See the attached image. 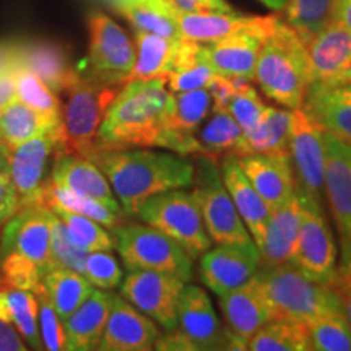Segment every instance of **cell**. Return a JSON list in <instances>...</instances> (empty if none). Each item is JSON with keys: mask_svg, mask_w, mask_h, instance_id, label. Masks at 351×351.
<instances>
[{"mask_svg": "<svg viewBox=\"0 0 351 351\" xmlns=\"http://www.w3.org/2000/svg\"><path fill=\"white\" fill-rule=\"evenodd\" d=\"M173 103L163 78L127 82L101 122L98 152L165 148Z\"/></svg>", "mask_w": 351, "mask_h": 351, "instance_id": "1", "label": "cell"}, {"mask_svg": "<svg viewBox=\"0 0 351 351\" xmlns=\"http://www.w3.org/2000/svg\"><path fill=\"white\" fill-rule=\"evenodd\" d=\"M91 161L106 176L122 212L130 217L150 197L194 184L195 165L178 153L143 148L101 150Z\"/></svg>", "mask_w": 351, "mask_h": 351, "instance_id": "2", "label": "cell"}, {"mask_svg": "<svg viewBox=\"0 0 351 351\" xmlns=\"http://www.w3.org/2000/svg\"><path fill=\"white\" fill-rule=\"evenodd\" d=\"M254 82L267 98L288 109H300L311 85L307 46L287 21L278 20L263 39Z\"/></svg>", "mask_w": 351, "mask_h": 351, "instance_id": "3", "label": "cell"}, {"mask_svg": "<svg viewBox=\"0 0 351 351\" xmlns=\"http://www.w3.org/2000/svg\"><path fill=\"white\" fill-rule=\"evenodd\" d=\"M256 276L270 307L271 320H291L307 326L320 315L341 311L335 291L311 280L295 263L258 267Z\"/></svg>", "mask_w": 351, "mask_h": 351, "instance_id": "4", "label": "cell"}, {"mask_svg": "<svg viewBox=\"0 0 351 351\" xmlns=\"http://www.w3.org/2000/svg\"><path fill=\"white\" fill-rule=\"evenodd\" d=\"M119 91V85H109L82 73L67 90L56 155L65 153L93 160L98 153L101 122Z\"/></svg>", "mask_w": 351, "mask_h": 351, "instance_id": "5", "label": "cell"}, {"mask_svg": "<svg viewBox=\"0 0 351 351\" xmlns=\"http://www.w3.org/2000/svg\"><path fill=\"white\" fill-rule=\"evenodd\" d=\"M135 217L169 236L194 261L212 247L194 192L171 189L153 195L140 205Z\"/></svg>", "mask_w": 351, "mask_h": 351, "instance_id": "6", "label": "cell"}, {"mask_svg": "<svg viewBox=\"0 0 351 351\" xmlns=\"http://www.w3.org/2000/svg\"><path fill=\"white\" fill-rule=\"evenodd\" d=\"M114 232L117 252L129 270L165 271L192 282L194 258L165 232L147 223H121Z\"/></svg>", "mask_w": 351, "mask_h": 351, "instance_id": "7", "label": "cell"}, {"mask_svg": "<svg viewBox=\"0 0 351 351\" xmlns=\"http://www.w3.org/2000/svg\"><path fill=\"white\" fill-rule=\"evenodd\" d=\"M195 165V163H194ZM194 195L199 202L202 219L210 239L215 244L252 243L251 232L241 219L238 210L228 194L217 161L200 155L195 165Z\"/></svg>", "mask_w": 351, "mask_h": 351, "instance_id": "8", "label": "cell"}, {"mask_svg": "<svg viewBox=\"0 0 351 351\" xmlns=\"http://www.w3.org/2000/svg\"><path fill=\"white\" fill-rule=\"evenodd\" d=\"M88 32L90 47L83 64L86 69L78 67V70L99 82L124 86L130 82L135 65V46L129 34L101 12L88 16Z\"/></svg>", "mask_w": 351, "mask_h": 351, "instance_id": "9", "label": "cell"}, {"mask_svg": "<svg viewBox=\"0 0 351 351\" xmlns=\"http://www.w3.org/2000/svg\"><path fill=\"white\" fill-rule=\"evenodd\" d=\"M184 287L181 278L165 271L129 270L121 282V296L169 332L178 327Z\"/></svg>", "mask_w": 351, "mask_h": 351, "instance_id": "10", "label": "cell"}, {"mask_svg": "<svg viewBox=\"0 0 351 351\" xmlns=\"http://www.w3.org/2000/svg\"><path fill=\"white\" fill-rule=\"evenodd\" d=\"M288 153L296 187L307 200L322 205L326 173L324 129L302 108L293 109Z\"/></svg>", "mask_w": 351, "mask_h": 351, "instance_id": "11", "label": "cell"}, {"mask_svg": "<svg viewBox=\"0 0 351 351\" xmlns=\"http://www.w3.org/2000/svg\"><path fill=\"white\" fill-rule=\"evenodd\" d=\"M337 257L339 252L324 207L304 197L301 228L291 263L314 282L330 285L339 271Z\"/></svg>", "mask_w": 351, "mask_h": 351, "instance_id": "12", "label": "cell"}, {"mask_svg": "<svg viewBox=\"0 0 351 351\" xmlns=\"http://www.w3.org/2000/svg\"><path fill=\"white\" fill-rule=\"evenodd\" d=\"M52 221L54 212L43 204L25 205L16 210L0 236V258L10 252H19L36 263L44 275L52 269L51 257Z\"/></svg>", "mask_w": 351, "mask_h": 351, "instance_id": "13", "label": "cell"}, {"mask_svg": "<svg viewBox=\"0 0 351 351\" xmlns=\"http://www.w3.org/2000/svg\"><path fill=\"white\" fill-rule=\"evenodd\" d=\"M278 16H256L251 26L232 33L219 41L205 44L207 59L218 75L244 77L254 82L256 64L262 43L275 25Z\"/></svg>", "mask_w": 351, "mask_h": 351, "instance_id": "14", "label": "cell"}, {"mask_svg": "<svg viewBox=\"0 0 351 351\" xmlns=\"http://www.w3.org/2000/svg\"><path fill=\"white\" fill-rule=\"evenodd\" d=\"M59 132H47L26 140L16 147L5 148L7 174L25 205L41 204V187L47 163L57 150Z\"/></svg>", "mask_w": 351, "mask_h": 351, "instance_id": "15", "label": "cell"}, {"mask_svg": "<svg viewBox=\"0 0 351 351\" xmlns=\"http://www.w3.org/2000/svg\"><path fill=\"white\" fill-rule=\"evenodd\" d=\"M261 267L256 243L217 244L200 256V280L210 291L223 296L251 280Z\"/></svg>", "mask_w": 351, "mask_h": 351, "instance_id": "16", "label": "cell"}, {"mask_svg": "<svg viewBox=\"0 0 351 351\" xmlns=\"http://www.w3.org/2000/svg\"><path fill=\"white\" fill-rule=\"evenodd\" d=\"M178 328L194 350H230V333L215 313L207 293L194 285H186L179 301Z\"/></svg>", "mask_w": 351, "mask_h": 351, "instance_id": "17", "label": "cell"}, {"mask_svg": "<svg viewBox=\"0 0 351 351\" xmlns=\"http://www.w3.org/2000/svg\"><path fill=\"white\" fill-rule=\"evenodd\" d=\"M160 328L148 315L140 313L125 298L112 293L111 309L103 337L96 350L101 351H148L155 348Z\"/></svg>", "mask_w": 351, "mask_h": 351, "instance_id": "18", "label": "cell"}, {"mask_svg": "<svg viewBox=\"0 0 351 351\" xmlns=\"http://www.w3.org/2000/svg\"><path fill=\"white\" fill-rule=\"evenodd\" d=\"M324 194L341 239H351V145L324 130Z\"/></svg>", "mask_w": 351, "mask_h": 351, "instance_id": "19", "label": "cell"}, {"mask_svg": "<svg viewBox=\"0 0 351 351\" xmlns=\"http://www.w3.org/2000/svg\"><path fill=\"white\" fill-rule=\"evenodd\" d=\"M218 306L226 330L245 345L254 333L271 320L269 302L256 275L232 291L218 296Z\"/></svg>", "mask_w": 351, "mask_h": 351, "instance_id": "20", "label": "cell"}, {"mask_svg": "<svg viewBox=\"0 0 351 351\" xmlns=\"http://www.w3.org/2000/svg\"><path fill=\"white\" fill-rule=\"evenodd\" d=\"M238 163L270 212L295 192L296 181L289 153H249L238 156Z\"/></svg>", "mask_w": 351, "mask_h": 351, "instance_id": "21", "label": "cell"}, {"mask_svg": "<svg viewBox=\"0 0 351 351\" xmlns=\"http://www.w3.org/2000/svg\"><path fill=\"white\" fill-rule=\"evenodd\" d=\"M302 210H304V197L296 187L295 192L278 208L270 212L263 238L257 245L262 267L291 262L300 234Z\"/></svg>", "mask_w": 351, "mask_h": 351, "instance_id": "22", "label": "cell"}, {"mask_svg": "<svg viewBox=\"0 0 351 351\" xmlns=\"http://www.w3.org/2000/svg\"><path fill=\"white\" fill-rule=\"evenodd\" d=\"M212 111V96L208 88L174 93L173 112H171L168 132H166V150L181 156L199 155L197 130Z\"/></svg>", "mask_w": 351, "mask_h": 351, "instance_id": "23", "label": "cell"}, {"mask_svg": "<svg viewBox=\"0 0 351 351\" xmlns=\"http://www.w3.org/2000/svg\"><path fill=\"white\" fill-rule=\"evenodd\" d=\"M16 60L21 69L38 75L56 95L67 93L70 86L80 78V70L70 62L64 46L44 39L19 41Z\"/></svg>", "mask_w": 351, "mask_h": 351, "instance_id": "24", "label": "cell"}, {"mask_svg": "<svg viewBox=\"0 0 351 351\" xmlns=\"http://www.w3.org/2000/svg\"><path fill=\"white\" fill-rule=\"evenodd\" d=\"M301 108L324 130L351 145V83H311Z\"/></svg>", "mask_w": 351, "mask_h": 351, "instance_id": "25", "label": "cell"}, {"mask_svg": "<svg viewBox=\"0 0 351 351\" xmlns=\"http://www.w3.org/2000/svg\"><path fill=\"white\" fill-rule=\"evenodd\" d=\"M311 83L330 85L351 65V32L328 21L307 44Z\"/></svg>", "mask_w": 351, "mask_h": 351, "instance_id": "26", "label": "cell"}, {"mask_svg": "<svg viewBox=\"0 0 351 351\" xmlns=\"http://www.w3.org/2000/svg\"><path fill=\"white\" fill-rule=\"evenodd\" d=\"M219 174L241 219L251 232L254 243L258 245L270 218L269 207L251 181L245 178L238 163V156L230 155V153L223 156L219 163Z\"/></svg>", "mask_w": 351, "mask_h": 351, "instance_id": "27", "label": "cell"}, {"mask_svg": "<svg viewBox=\"0 0 351 351\" xmlns=\"http://www.w3.org/2000/svg\"><path fill=\"white\" fill-rule=\"evenodd\" d=\"M51 181L57 186L77 192V194L99 200L101 204L108 205L109 208L116 210V212H122L106 176L91 160L57 153Z\"/></svg>", "mask_w": 351, "mask_h": 351, "instance_id": "28", "label": "cell"}, {"mask_svg": "<svg viewBox=\"0 0 351 351\" xmlns=\"http://www.w3.org/2000/svg\"><path fill=\"white\" fill-rule=\"evenodd\" d=\"M112 293L93 289L91 295L64 320L65 341L70 351L96 350L111 309Z\"/></svg>", "mask_w": 351, "mask_h": 351, "instance_id": "29", "label": "cell"}, {"mask_svg": "<svg viewBox=\"0 0 351 351\" xmlns=\"http://www.w3.org/2000/svg\"><path fill=\"white\" fill-rule=\"evenodd\" d=\"M215 75L217 72L208 62L205 44L184 38L178 39L169 72L165 77L169 91L181 93L207 88Z\"/></svg>", "mask_w": 351, "mask_h": 351, "instance_id": "30", "label": "cell"}, {"mask_svg": "<svg viewBox=\"0 0 351 351\" xmlns=\"http://www.w3.org/2000/svg\"><path fill=\"white\" fill-rule=\"evenodd\" d=\"M179 32L184 39L202 44L219 41L232 33L243 32L252 25L256 16H244L236 12H178L174 10Z\"/></svg>", "mask_w": 351, "mask_h": 351, "instance_id": "31", "label": "cell"}, {"mask_svg": "<svg viewBox=\"0 0 351 351\" xmlns=\"http://www.w3.org/2000/svg\"><path fill=\"white\" fill-rule=\"evenodd\" d=\"M60 119L46 116L13 99L0 112V147L12 148L47 132H59Z\"/></svg>", "mask_w": 351, "mask_h": 351, "instance_id": "32", "label": "cell"}, {"mask_svg": "<svg viewBox=\"0 0 351 351\" xmlns=\"http://www.w3.org/2000/svg\"><path fill=\"white\" fill-rule=\"evenodd\" d=\"M200 153L217 161L221 155H247L245 137L228 109H212L204 127L197 130Z\"/></svg>", "mask_w": 351, "mask_h": 351, "instance_id": "33", "label": "cell"}, {"mask_svg": "<svg viewBox=\"0 0 351 351\" xmlns=\"http://www.w3.org/2000/svg\"><path fill=\"white\" fill-rule=\"evenodd\" d=\"M41 283L47 300L62 322L93 291V285L82 274L59 265L47 270L43 275Z\"/></svg>", "mask_w": 351, "mask_h": 351, "instance_id": "34", "label": "cell"}, {"mask_svg": "<svg viewBox=\"0 0 351 351\" xmlns=\"http://www.w3.org/2000/svg\"><path fill=\"white\" fill-rule=\"evenodd\" d=\"M41 204L51 210H67V212L83 215L95 221L101 223L106 228H117L122 223L124 213L109 208L108 205L101 204L99 200L91 197L77 194L69 189L57 186L51 181H46L41 187Z\"/></svg>", "mask_w": 351, "mask_h": 351, "instance_id": "35", "label": "cell"}, {"mask_svg": "<svg viewBox=\"0 0 351 351\" xmlns=\"http://www.w3.org/2000/svg\"><path fill=\"white\" fill-rule=\"evenodd\" d=\"M0 319L15 326L34 350H43L38 330V300L33 293L0 285Z\"/></svg>", "mask_w": 351, "mask_h": 351, "instance_id": "36", "label": "cell"}, {"mask_svg": "<svg viewBox=\"0 0 351 351\" xmlns=\"http://www.w3.org/2000/svg\"><path fill=\"white\" fill-rule=\"evenodd\" d=\"M178 39L135 32V65L130 80L163 78L169 72Z\"/></svg>", "mask_w": 351, "mask_h": 351, "instance_id": "37", "label": "cell"}, {"mask_svg": "<svg viewBox=\"0 0 351 351\" xmlns=\"http://www.w3.org/2000/svg\"><path fill=\"white\" fill-rule=\"evenodd\" d=\"M293 109L285 111L267 106L256 129L245 135L249 153H288L289 134H291Z\"/></svg>", "mask_w": 351, "mask_h": 351, "instance_id": "38", "label": "cell"}, {"mask_svg": "<svg viewBox=\"0 0 351 351\" xmlns=\"http://www.w3.org/2000/svg\"><path fill=\"white\" fill-rule=\"evenodd\" d=\"M252 351H309L307 326L291 320H270L247 341Z\"/></svg>", "mask_w": 351, "mask_h": 351, "instance_id": "39", "label": "cell"}, {"mask_svg": "<svg viewBox=\"0 0 351 351\" xmlns=\"http://www.w3.org/2000/svg\"><path fill=\"white\" fill-rule=\"evenodd\" d=\"M333 2L335 0H289L285 7L287 23L300 34L306 46L330 21Z\"/></svg>", "mask_w": 351, "mask_h": 351, "instance_id": "40", "label": "cell"}, {"mask_svg": "<svg viewBox=\"0 0 351 351\" xmlns=\"http://www.w3.org/2000/svg\"><path fill=\"white\" fill-rule=\"evenodd\" d=\"M311 348L317 351H351V327L341 311H333L307 324Z\"/></svg>", "mask_w": 351, "mask_h": 351, "instance_id": "41", "label": "cell"}, {"mask_svg": "<svg viewBox=\"0 0 351 351\" xmlns=\"http://www.w3.org/2000/svg\"><path fill=\"white\" fill-rule=\"evenodd\" d=\"M52 212L64 223L73 244L83 251H112L116 247V239L104 230L101 223L67 210H52Z\"/></svg>", "mask_w": 351, "mask_h": 351, "instance_id": "42", "label": "cell"}, {"mask_svg": "<svg viewBox=\"0 0 351 351\" xmlns=\"http://www.w3.org/2000/svg\"><path fill=\"white\" fill-rule=\"evenodd\" d=\"M15 83L16 99L46 116L56 117V119L62 117L59 98L38 75H34L29 70L19 67L15 73Z\"/></svg>", "mask_w": 351, "mask_h": 351, "instance_id": "43", "label": "cell"}, {"mask_svg": "<svg viewBox=\"0 0 351 351\" xmlns=\"http://www.w3.org/2000/svg\"><path fill=\"white\" fill-rule=\"evenodd\" d=\"M43 274L32 258L19 252H10L0 258V285L36 291L41 285Z\"/></svg>", "mask_w": 351, "mask_h": 351, "instance_id": "44", "label": "cell"}, {"mask_svg": "<svg viewBox=\"0 0 351 351\" xmlns=\"http://www.w3.org/2000/svg\"><path fill=\"white\" fill-rule=\"evenodd\" d=\"M33 295L38 300V330L39 337H41V343L44 350L51 351H60L67 350V341H65V332H64V324L57 315L56 309L47 300L46 291H44L43 283L39 285L36 291H33Z\"/></svg>", "mask_w": 351, "mask_h": 351, "instance_id": "45", "label": "cell"}, {"mask_svg": "<svg viewBox=\"0 0 351 351\" xmlns=\"http://www.w3.org/2000/svg\"><path fill=\"white\" fill-rule=\"evenodd\" d=\"M83 276L99 289H114L121 287L122 269L111 251L88 252L83 267Z\"/></svg>", "mask_w": 351, "mask_h": 351, "instance_id": "46", "label": "cell"}, {"mask_svg": "<svg viewBox=\"0 0 351 351\" xmlns=\"http://www.w3.org/2000/svg\"><path fill=\"white\" fill-rule=\"evenodd\" d=\"M86 251L73 244L70 239L64 223L54 213V221H52V239H51V257L54 265L65 267L73 271L83 275V267H85Z\"/></svg>", "mask_w": 351, "mask_h": 351, "instance_id": "47", "label": "cell"}, {"mask_svg": "<svg viewBox=\"0 0 351 351\" xmlns=\"http://www.w3.org/2000/svg\"><path fill=\"white\" fill-rule=\"evenodd\" d=\"M265 108L267 106L263 104V101L261 99V96H258L256 88L249 83V85H245L243 90H239L238 93L234 95L230 106H228V111H230L231 116L234 117V121L238 122V125L241 127V130H243L245 137V135L251 134V132L257 127L258 122H261Z\"/></svg>", "mask_w": 351, "mask_h": 351, "instance_id": "48", "label": "cell"}, {"mask_svg": "<svg viewBox=\"0 0 351 351\" xmlns=\"http://www.w3.org/2000/svg\"><path fill=\"white\" fill-rule=\"evenodd\" d=\"M251 82L244 77H225L217 73L207 86L212 96V109H228L234 95Z\"/></svg>", "mask_w": 351, "mask_h": 351, "instance_id": "49", "label": "cell"}, {"mask_svg": "<svg viewBox=\"0 0 351 351\" xmlns=\"http://www.w3.org/2000/svg\"><path fill=\"white\" fill-rule=\"evenodd\" d=\"M20 208V199L7 174L5 148L0 147V225Z\"/></svg>", "mask_w": 351, "mask_h": 351, "instance_id": "50", "label": "cell"}, {"mask_svg": "<svg viewBox=\"0 0 351 351\" xmlns=\"http://www.w3.org/2000/svg\"><path fill=\"white\" fill-rule=\"evenodd\" d=\"M178 12H234L226 0H165Z\"/></svg>", "mask_w": 351, "mask_h": 351, "instance_id": "51", "label": "cell"}, {"mask_svg": "<svg viewBox=\"0 0 351 351\" xmlns=\"http://www.w3.org/2000/svg\"><path fill=\"white\" fill-rule=\"evenodd\" d=\"M328 287L335 291V295L340 301L341 313H343L345 319L348 320V324L351 327V280L339 270L337 271L335 278L332 280V283L328 285Z\"/></svg>", "mask_w": 351, "mask_h": 351, "instance_id": "52", "label": "cell"}, {"mask_svg": "<svg viewBox=\"0 0 351 351\" xmlns=\"http://www.w3.org/2000/svg\"><path fill=\"white\" fill-rule=\"evenodd\" d=\"M26 345L10 322L0 319V351H25Z\"/></svg>", "mask_w": 351, "mask_h": 351, "instance_id": "53", "label": "cell"}, {"mask_svg": "<svg viewBox=\"0 0 351 351\" xmlns=\"http://www.w3.org/2000/svg\"><path fill=\"white\" fill-rule=\"evenodd\" d=\"M16 69H8L5 72L0 73V112L8 103H12L16 98V83H15V73Z\"/></svg>", "mask_w": 351, "mask_h": 351, "instance_id": "54", "label": "cell"}, {"mask_svg": "<svg viewBox=\"0 0 351 351\" xmlns=\"http://www.w3.org/2000/svg\"><path fill=\"white\" fill-rule=\"evenodd\" d=\"M16 51H19V41H0V73L8 69L20 67Z\"/></svg>", "mask_w": 351, "mask_h": 351, "instance_id": "55", "label": "cell"}, {"mask_svg": "<svg viewBox=\"0 0 351 351\" xmlns=\"http://www.w3.org/2000/svg\"><path fill=\"white\" fill-rule=\"evenodd\" d=\"M330 21H335L351 32V0H335L333 2Z\"/></svg>", "mask_w": 351, "mask_h": 351, "instance_id": "56", "label": "cell"}, {"mask_svg": "<svg viewBox=\"0 0 351 351\" xmlns=\"http://www.w3.org/2000/svg\"><path fill=\"white\" fill-rule=\"evenodd\" d=\"M339 270L351 280V239H341V261Z\"/></svg>", "mask_w": 351, "mask_h": 351, "instance_id": "57", "label": "cell"}, {"mask_svg": "<svg viewBox=\"0 0 351 351\" xmlns=\"http://www.w3.org/2000/svg\"><path fill=\"white\" fill-rule=\"evenodd\" d=\"M258 2L263 3L265 7L271 8V10H283V8L288 5L289 0H258Z\"/></svg>", "mask_w": 351, "mask_h": 351, "instance_id": "58", "label": "cell"}, {"mask_svg": "<svg viewBox=\"0 0 351 351\" xmlns=\"http://www.w3.org/2000/svg\"><path fill=\"white\" fill-rule=\"evenodd\" d=\"M339 83H351V65L345 70L343 73H341L339 78H337L335 82L330 83V85H339Z\"/></svg>", "mask_w": 351, "mask_h": 351, "instance_id": "59", "label": "cell"}]
</instances>
